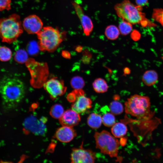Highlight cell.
I'll use <instances>...</instances> for the list:
<instances>
[{
  "mask_svg": "<svg viewBox=\"0 0 163 163\" xmlns=\"http://www.w3.org/2000/svg\"><path fill=\"white\" fill-rule=\"evenodd\" d=\"M125 105L126 113L137 119H145L150 115L151 102L147 96L134 94L127 99Z\"/></svg>",
  "mask_w": 163,
  "mask_h": 163,
  "instance_id": "4",
  "label": "cell"
},
{
  "mask_svg": "<svg viewBox=\"0 0 163 163\" xmlns=\"http://www.w3.org/2000/svg\"><path fill=\"white\" fill-rule=\"evenodd\" d=\"M94 91L97 93H103L108 90V86L104 79L98 78L95 79L92 84Z\"/></svg>",
  "mask_w": 163,
  "mask_h": 163,
  "instance_id": "17",
  "label": "cell"
},
{
  "mask_svg": "<svg viewBox=\"0 0 163 163\" xmlns=\"http://www.w3.org/2000/svg\"><path fill=\"white\" fill-rule=\"evenodd\" d=\"M152 18L163 26V9L156 8L154 9Z\"/></svg>",
  "mask_w": 163,
  "mask_h": 163,
  "instance_id": "27",
  "label": "cell"
},
{
  "mask_svg": "<svg viewBox=\"0 0 163 163\" xmlns=\"http://www.w3.org/2000/svg\"><path fill=\"white\" fill-rule=\"evenodd\" d=\"M23 30L20 17L17 14L0 19V37L3 42L11 43L15 41Z\"/></svg>",
  "mask_w": 163,
  "mask_h": 163,
  "instance_id": "3",
  "label": "cell"
},
{
  "mask_svg": "<svg viewBox=\"0 0 163 163\" xmlns=\"http://www.w3.org/2000/svg\"><path fill=\"white\" fill-rule=\"evenodd\" d=\"M40 49L42 51H54L62 41L64 33L51 26L43 27L37 34Z\"/></svg>",
  "mask_w": 163,
  "mask_h": 163,
  "instance_id": "5",
  "label": "cell"
},
{
  "mask_svg": "<svg viewBox=\"0 0 163 163\" xmlns=\"http://www.w3.org/2000/svg\"><path fill=\"white\" fill-rule=\"evenodd\" d=\"M123 72L125 74L128 75L130 73V70L128 68L126 67L124 69Z\"/></svg>",
  "mask_w": 163,
  "mask_h": 163,
  "instance_id": "30",
  "label": "cell"
},
{
  "mask_svg": "<svg viewBox=\"0 0 163 163\" xmlns=\"http://www.w3.org/2000/svg\"><path fill=\"white\" fill-rule=\"evenodd\" d=\"M110 110L112 114L114 115H119L123 110V107L122 104L117 101H113L110 105Z\"/></svg>",
  "mask_w": 163,
  "mask_h": 163,
  "instance_id": "22",
  "label": "cell"
},
{
  "mask_svg": "<svg viewBox=\"0 0 163 163\" xmlns=\"http://www.w3.org/2000/svg\"><path fill=\"white\" fill-rule=\"evenodd\" d=\"M75 98L72 104V109L78 113L85 112L91 107V100L84 95L83 91L81 89L75 90L73 91Z\"/></svg>",
  "mask_w": 163,
  "mask_h": 163,
  "instance_id": "7",
  "label": "cell"
},
{
  "mask_svg": "<svg viewBox=\"0 0 163 163\" xmlns=\"http://www.w3.org/2000/svg\"><path fill=\"white\" fill-rule=\"evenodd\" d=\"M148 0H136L137 5L142 7L148 3Z\"/></svg>",
  "mask_w": 163,
  "mask_h": 163,
  "instance_id": "29",
  "label": "cell"
},
{
  "mask_svg": "<svg viewBox=\"0 0 163 163\" xmlns=\"http://www.w3.org/2000/svg\"><path fill=\"white\" fill-rule=\"evenodd\" d=\"M25 90L23 82L16 78L5 76L0 80V94L7 108H12L21 102Z\"/></svg>",
  "mask_w": 163,
  "mask_h": 163,
  "instance_id": "1",
  "label": "cell"
},
{
  "mask_svg": "<svg viewBox=\"0 0 163 163\" xmlns=\"http://www.w3.org/2000/svg\"><path fill=\"white\" fill-rule=\"evenodd\" d=\"M120 33L123 35L128 34L133 29L132 24L122 19L119 23L118 26Z\"/></svg>",
  "mask_w": 163,
  "mask_h": 163,
  "instance_id": "20",
  "label": "cell"
},
{
  "mask_svg": "<svg viewBox=\"0 0 163 163\" xmlns=\"http://www.w3.org/2000/svg\"><path fill=\"white\" fill-rule=\"evenodd\" d=\"M14 58L16 62L22 63L27 60V54L24 50L19 49L15 52Z\"/></svg>",
  "mask_w": 163,
  "mask_h": 163,
  "instance_id": "26",
  "label": "cell"
},
{
  "mask_svg": "<svg viewBox=\"0 0 163 163\" xmlns=\"http://www.w3.org/2000/svg\"><path fill=\"white\" fill-rule=\"evenodd\" d=\"M11 0H0V11L9 10L11 8Z\"/></svg>",
  "mask_w": 163,
  "mask_h": 163,
  "instance_id": "28",
  "label": "cell"
},
{
  "mask_svg": "<svg viewBox=\"0 0 163 163\" xmlns=\"http://www.w3.org/2000/svg\"><path fill=\"white\" fill-rule=\"evenodd\" d=\"M25 30L30 34H37L43 27L41 19L36 14H31L26 17L22 23Z\"/></svg>",
  "mask_w": 163,
  "mask_h": 163,
  "instance_id": "10",
  "label": "cell"
},
{
  "mask_svg": "<svg viewBox=\"0 0 163 163\" xmlns=\"http://www.w3.org/2000/svg\"><path fill=\"white\" fill-rule=\"evenodd\" d=\"M96 147L103 154L111 157L118 156L120 143L113 135L106 130L96 132L94 135Z\"/></svg>",
  "mask_w": 163,
  "mask_h": 163,
  "instance_id": "6",
  "label": "cell"
},
{
  "mask_svg": "<svg viewBox=\"0 0 163 163\" xmlns=\"http://www.w3.org/2000/svg\"><path fill=\"white\" fill-rule=\"evenodd\" d=\"M64 112L63 107L59 104H56L53 105L50 111V114L51 116L55 119H60Z\"/></svg>",
  "mask_w": 163,
  "mask_h": 163,
  "instance_id": "21",
  "label": "cell"
},
{
  "mask_svg": "<svg viewBox=\"0 0 163 163\" xmlns=\"http://www.w3.org/2000/svg\"><path fill=\"white\" fill-rule=\"evenodd\" d=\"M76 134V132L72 127L62 126L57 129L55 137L59 141L68 142L72 140Z\"/></svg>",
  "mask_w": 163,
  "mask_h": 163,
  "instance_id": "14",
  "label": "cell"
},
{
  "mask_svg": "<svg viewBox=\"0 0 163 163\" xmlns=\"http://www.w3.org/2000/svg\"><path fill=\"white\" fill-rule=\"evenodd\" d=\"M114 9L118 17L132 24H138L144 27L156 25L145 17L142 11V7L135 5L129 0H123L116 4Z\"/></svg>",
  "mask_w": 163,
  "mask_h": 163,
  "instance_id": "2",
  "label": "cell"
},
{
  "mask_svg": "<svg viewBox=\"0 0 163 163\" xmlns=\"http://www.w3.org/2000/svg\"><path fill=\"white\" fill-rule=\"evenodd\" d=\"M34 117H32L27 118L24 123L25 128L29 130L35 134L44 133L46 130L45 125L46 120L42 118L40 120H37Z\"/></svg>",
  "mask_w": 163,
  "mask_h": 163,
  "instance_id": "12",
  "label": "cell"
},
{
  "mask_svg": "<svg viewBox=\"0 0 163 163\" xmlns=\"http://www.w3.org/2000/svg\"><path fill=\"white\" fill-rule=\"evenodd\" d=\"M71 83L72 87L75 90L82 89L85 85L84 80L79 76H75L72 78Z\"/></svg>",
  "mask_w": 163,
  "mask_h": 163,
  "instance_id": "25",
  "label": "cell"
},
{
  "mask_svg": "<svg viewBox=\"0 0 163 163\" xmlns=\"http://www.w3.org/2000/svg\"><path fill=\"white\" fill-rule=\"evenodd\" d=\"M120 34L118 28L114 25H108L105 29V35L110 40H114L117 39L119 37Z\"/></svg>",
  "mask_w": 163,
  "mask_h": 163,
  "instance_id": "19",
  "label": "cell"
},
{
  "mask_svg": "<svg viewBox=\"0 0 163 163\" xmlns=\"http://www.w3.org/2000/svg\"><path fill=\"white\" fill-rule=\"evenodd\" d=\"M96 158L95 152L82 146L73 149L71 155V162L74 163H94Z\"/></svg>",
  "mask_w": 163,
  "mask_h": 163,
  "instance_id": "8",
  "label": "cell"
},
{
  "mask_svg": "<svg viewBox=\"0 0 163 163\" xmlns=\"http://www.w3.org/2000/svg\"><path fill=\"white\" fill-rule=\"evenodd\" d=\"M102 118L103 124L107 127L112 126L115 123V118L112 113H105Z\"/></svg>",
  "mask_w": 163,
  "mask_h": 163,
  "instance_id": "24",
  "label": "cell"
},
{
  "mask_svg": "<svg viewBox=\"0 0 163 163\" xmlns=\"http://www.w3.org/2000/svg\"><path fill=\"white\" fill-rule=\"evenodd\" d=\"M12 56L11 50L5 46L0 47V60L2 62H7L9 60Z\"/></svg>",
  "mask_w": 163,
  "mask_h": 163,
  "instance_id": "23",
  "label": "cell"
},
{
  "mask_svg": "<svg viewBox=\"0 0 163 163\" xmlns=\"http://www.w3.org/2000/svg\"><path fill=\"white\" fill-rule=\"evenodd\" d=\"M102 122V117L100 115L96 113H91L88 118V124L93 129L98 128L101 126Z\"/></svg>",
  "mask_w": 163,
  "mask_h": 163,
  "instance_id": "18",
  "label": "cell"
},
{
  "mask_svg": "<svg viewBox=\"0 0 163 163\" xmlns=\"http://www.w3.org/2000/svg\"><path fill=\"white\" fill-rule=\"evenodd\" d=\"M44 87L50 97L53 99L63 95L66 89L63 81L55 78L48 80L44 83Z\"/></svg>",
  "mask_w": 163,
  "mask_h": 163,
  "instance_id": "9",
  "label": "cell"
},
{
  "mask_svg": "<svg viewBox=\"0 0 163 163\" xmlns=\"http://www.w3.org/2000/svg\"><path fill=\"white\" fill-rule=\"evenodd\" d=\"M80 120L79 113L72 109L64 111L59 119L60 122L62 126L72 127L78 125Z\"/></svg>",
  "mask_w": 163,
  "mask_h": 163,
  "instance_id": "13",
  "label": "cell"
},
{
  "mask_svg": "<svg viewBox=\"0 0 163 163\" xmlns=\"http://www.w3.org/2000/svg\"><path fill=\"white\" fill-rule=\"evenodd\" d=\"M73 5L81 22L84 33L86 36H89L92 31L94 27L91 20L85 14L79 4L76 2H73Z\"/></svg>",
  "mask_w": 163,
  "mask_h": 163,
  "instance_id": "11",
  "label": "cell"
},
{
  "mask_svg": "<svg viewBox=\"0 0 163 163\" xmlns=\"http://www.w3.org/2000/svg\"><path fill=\"white\" fill-rule=\"evenodd\" d=\"M127 131V127L126 125L121 122L115 123L111 129L113 135L115 137L120 138L125 135Z\"/></svg>",
  "mask_w": 163,
  "mask_h": 163,
  "instance_id": "16",
  "label": "cell"
},
{
  "mask_svg": "<svg viewBox=\"0 0 163 163\" xmlns=\"http://www.w3.org/2000/svg\"><path fill=\"white\" fill-rule=\"evenodd\" d=\"M158 79V75L155 70L149 69L146 71L143 74L142 80L143 84L148 87L155 84Z\"/></svg>",
  "mask_w": 163,
  "mask_h": 163,
  "instance_id": "15",
  "label": "cell"
}]
</instances>
